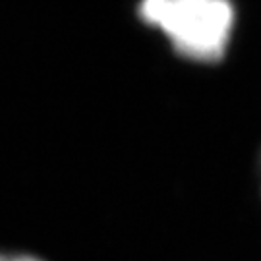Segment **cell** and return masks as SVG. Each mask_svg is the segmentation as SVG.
Listing matches in <instances>:
<instances>
[{"label": "cell", "instance_id": "1", "mask_svg": "<svg viewBox=\"0 0 261 261\" xmlns=\"http://www.w3.org/2000/svg\"><path fill=\"white\" fill-rule=\"evenodd\" d=\"M138 18L161 31L180 58L217 64L230 48L238 12L234 0H140Z\"/></svg>", "mask_w": 261, "mask_h": 261}, {"label": "cell", "instance_id": "2", "mask_svg": "<svg viewBox=\"0 0 261 261\" xmlns=\"http://www.w3.org/2000/svg\"><path fill=\"white\" fill-rule=\"evenodd\" d=\"M0 261H47L29 252H16V250H0Z\"/></svg>", "mask_w": 261, "mask_h": 261}, {"label": "cell", "instance_id": "3", "mask_svg": "<svg viewBox=\"0 0 261 261\" xmlns=\"http://www.w3.org/2000/svg\"><path fill=\"white\" fill-rule=\"evenodd\" d=\"M259 188H261V165H259Z\"/></svg>", "mask_w": 261, "mask_h": 261}]
</instances>
